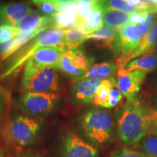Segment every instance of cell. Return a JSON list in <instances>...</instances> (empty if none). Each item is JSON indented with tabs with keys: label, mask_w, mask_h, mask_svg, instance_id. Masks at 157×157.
<instances>
[{
	"label": "cell",
	"mask_w": 157,
	"mask_h": 157,
	"mask_svg": "<svg viewBox=\"0 0 157 157\" xmlns=\"http://www.w3.org/2000/svg\"><path fill=\"white\" fill-rule=\"evenodd\" d=\"M80 128L87 139L98 146H104L112 140L113 120L108 110L94 107L80 118Z\"/></svg>",
	"instance_id": "7a4b0ae2"
},
{
	"label": "cell",
	"mask_w": 157,
	"mask_h": 157,
	"mask_svg": "<svg viewBox=\"0 0 157 157\" xmlns=\"http://www.w3.org/2000/svg\"><path fill=\"white\" fill-rule=\"evenodd\" d=\"M40 129V124L32 118L13 113L5 121L3 137L11 146L23 148L36 140Z\"/></svg>",
	"instance_id": "277c9868"
},
{
	"label": "cell",
	"mask_w": 157,
	"mask_h": 157,
	"mask_svg": "<svg viewBox=\"0 0 157 157\" xmlns=\"http://www.w3.org/2000/svg\"><path fill=\"white\" fill-rule=\"evenodd\" d=\"M66 31L50 29L39 34L11 58L5 70L0 75V80H3L13 74L18 73L23 64L28 61L39 49L44 47L64 45Z\"/></svg>",
	"instance_id": "3957f363"
},
{
	"label": "cell",
	"mask_w": 157,
	"mask_h": 157,
	"mask_svg": "<svg viewBox=\"0 0 157 157\" xmlns=\"http://www.w3.org/2000/svg\"><path fill=\"white\" fill-rule=\"evenodd\" d=\"M142 152L146 157H157V136L151 132L140 141Z\"/></svg>",
	"instance_id": "484cf974"
},
{
	"label": "cell",
	"mask_w": 157,
	"mask_h": 157,
	"mask_svg": "<svg viewBox=\"0 0 157 157\" xmlns=\"http://www.w3.org/2000/svg\"><path fill=\"white\" fill-rule=\"evenodd\" d=\"M151 132L154 133V135H156L157 136V127L156 126H153L151 129Z\"/></svg>",
	"instance_id": "b9f144b4"
},
{
	"label": "cell",
	"mask_w": 157,
	"mask_h": 157,
	"mask_svg": "<svg viewBox=\"0 0 157 157\" xmlns=\"http://www.w3.org/2000/svg\"><path fill=\"white\" fill-rule=\"evenodd\" d=\"M53 19L52 16L43 15L38 11L31 12L23 17L16 25L20 34L32 31H45L52 29Z\"/></svg>",
	"instance_id": "5bb4252c"
},
{
	"label": "cell",
	"mask_w": 157,
	"mask_h": 157,
	"mask_svg": "<svg viewBox=\"0 0 157 157\" xmlns=\"http://www.w3.org/2000/svg\"><path fill=\"white\" fill-rule=\"evenodd\" d=\"M94 58L79 48L68 49L58 66L63 73L74 78L87 73L94 63Z\"/></svg>",
	"instance_id": "ba28073f"
},
{
	"label": "cell",
	"mask_w": 157,
	"mask_h": 157,
	"mask_svg": "<svg viewBox=\"0 0 157 157\" xmlns=\"http://www.w3.org/2000/svg\"><path fill=\"white\" fill-rule=\"evenodd\" d=\"M103 15L105 25L118 30L129 23V15L123 12L104 9Z\"/></svg>",
	"instance_id": "44dd1931"
},
{
	"label": "cell",
	"mask_w": 157,
	"mask_h": 157,
	"mask_svg": "<svg viewBox=\"0 0 157 157\" xmlns=\"http://www.w3.org/2000/svg\"><path fill=\"white\" fill-rule=\"evenodd\" d=\"M61 1H44L36 5L44 15L49 16H53L60 10Z\"/></svg>",
	"instance_id": "83f0119b"
},
{
	"label": "cell",
	"mask_w": 157,
	"mask_h": 157,
	"mask_svg": "<svg viewBox=\"0 0 157 157\" xmlns=\"http://www.w3.org/2000/svg\"><path fill=\"white\" fill-rule=\"evenodd\" d=\"M32 2L34 4V5H38V4L44 1H61V0H31Z\"/></svg>",
	"instance_id": "f35d334b"
},
{
	"label": "cell",
	"mask_w": 157,
	"mask_h": 157,
	"mask_svg": "<svg viewBox=\"0 0 157 157\" xmlns=\"http://www.w3.org/2000/svg\"><path fill=\"white\" fill-rule=\"evenodd\" d=\"M33 10L25 2L0 3V24L16 26L19 21Z\"/></svg>",
	"instance_id": "9a60e30c"
},
{
	"label": "cell",
	"mask_w": 157,
	"mask_h": 157,
	"mask_svg": "<svg viewBox=\"0 0 157 157\" xmlns=\"http://www.w3.org/2000/svg\"><path fill=\"white\" fill-rule=\"evenodd\" d=\"M115 85V76L109 79L103 80L102 83L96 92L94 100L93 105L95 106L105 108L106 107L108 101H109L110 93L113 87Z\"/></svg>",
	"instance_id": "7402d4cb"
},
{
	"label": "cell",
	"mask_w": 157,
	"mask_h": 157,
	"mask_svg": "<svg viewBox=\"0 0 157 157\" xmlns=\"http://www.w3.org/2000/svg\"><path fill=\"white\" fill-rule=\"evenodd\" d=\"M146 109L139 100L127 102L116 111L119 139L129 146H136L151 130L153 124Z\"/></svg>",
	"instance_id": "6da1fadb"
},
{
	"label": "cell",
	"mask_w": 157,
	"mask_h": 157,
	"mask_svg": "<svg viewBox=\"0 0 157 157\" xmlns=\"http://www.w3.org/2000/svg\"><path fill=\"white\" fill-rule=\"evenodd\" d=\"M156 107H157V98H156Z\"/></svg>",
	"instance_id": "f6af8a7d"
},
{
	"label": "cell",
	"mask_w": 157,
	"mask_h": 157,
	"mask_svg": "<svg viewBox=\"0 0 157 157\" xmlns=\"http://www.w3.org/2000/svg\"><path fill=\"white\" fill-rule=\"evenodd\" d=\"M103 9L102 8L100 2L96 3L95 8L84 20L87 24L93 31H98L103 26Z\"/></svg>",
	"instance_id": "cb8c5ba5"
},
{
	"label": "cell",
	"mask_w": 157,
	"mask_h": 157,
	"mask_svg": "<svg viewBox=\"0 0 157 157\" xmlns=\"http://www.w3.org/2000/svg\"><path fill=\"white\" fill-rule=\"evenodd\" d=\"M150 53H155L157 55V40L154 43V44L151 47L150 49L147 51V52L144 55L146 54H150Z\"/></svg>",
	"instance_id": "8d00e7d4"
},
{
	"label": "cell",
	"mask_w": 157,
	"mask_h": 157,
	"mask_svg": "<svg viewBox=\"0 0 157 157\" xmlns=\"http://www.w3.org/2000/svg\"><path fill=\"white\" fill-rule=\"evenodd\" d=\"M150 31L145 24L127 23L118 31L119 57L125 56L133 52Z\"/></svg>",
	"instance_id": "30bf717a"
},
{
	"label": "cell",
	"mask_w": 157,
	"mask_h": 157,
	"mask_svg": "<svg viewBox=\"0 0 157 157\" xmlns=\"http://www.w3.org/2000/svg\"><path fill=\"white\" fill-rule=\"evenodd\" d=\"M58 94L24 93L17 97L15 105L25 114L42 117L52 112L59 101Z\"/></svg>",
	"instance_id": "5b68a950"
},
{
	"label": "cell",
	"mask_w": 157,
	"mask_h": 157,
	"mask_svg": "<svg viewBox=\"0 0 157 157\" xmlns=\"http://www.w3.org/2000/svg\"><path fill=\"white\" fill-rule=\"evenodd\" d=\"M101 80L82 79L76 81L71 87V95L74 104L93 103L96 92L102 83Z\"/></svg>",
	"instance_id": "4fadbf2b"
},
{
	"label": "cell",
	"mask_w": 157,
	"mask_h": 157,
	"mask_svg": "<svg viewBox=\"0 0 157 157\" xmlns=\"http://www.w3.org/2000/svg\"><path fill=\"white\" fill-rule=\"evenodd\" d=\"M150 11H151V12H153V13H156V14L157 15V6H155V7L152 6V7L150 10Z\"/></svg>",
	"instance_id": "7bdbcfd3"
},
{
	"label": "cell",
	"mask_w": 157,
	"mask_h": 157,
	"mask_svg": "<svg viewBox=\"0 0 157 157\" xmlns=\"http://www.w3.org/2000/svg\"><path fill=\"white\" fill-rule=\"evenodd\" d=\"M100 4L103 10H113L123 12L127 14H132L137 11L134 7L129 5L124 0H105L100 2Z\"/></svg>",
	"instance_id": "d4e9b609"
},
{
	"label": "cell",
	"mask_w": 157,
	"mask_h": 157,
	"mask_svg": "<svg viewBox=\"0 0 157 157\" xmlns=\"http://www.w3.org/2000/svg\"><path fill=\"white\" fill-rule=\"evenodd\" d=\"M155 87H156V89L157 90V77L156 78V80H155Z\"/></svg>",
	"instance_id": "ee69618b"
},
{
	"label": "cell",
	"mask_w": 157,
	"mask_h": 157,
	"mask_svg": "<svg viewBox=\"0 0 157 157\" xmlns=\"http://www.w3.org/2000/svg\"><path fill=\"white\" fill-rule=\"evenodd\" d=\"M21 89L24 93L58 94L61 90L60 76L56 68L38 71L23 76Z\"/></svg>",
	"instance_id": "8992f818"
},
{
	"label": "cell",
	"mask_w": 157,
	"mask_h": 157,
	"mask_svg": "<svg viewBox=\"0 0 157 157\" xmlns=\"http://www.w3.org/2000/svg\"><path fill=\"white\" fill-rule=\"evenodd\" d=\"M98 2H103V1H105V0H98Z\"/></svg>",
	"instance_id": "bcb514c9"
},
{
	"label": "cell",
	"mask_w": 157,
	"mask_h": 157,
	"mask_svg": "<svg viewBox=\"0 0 157 157\" xmlns=\"http://www.w3.org/2000/svg\"><path fill=\"white\" fill-rule=\"evenodd\" d=\"M77 3L78 15L80 21L84 22V20L88 15L93 10L95 7V4H89L86 2H76ZM98 3V2H97Z\"/></svg>",
	"instance_id": "4dcf8cb0"
},
{
	"label": "cell",
	"mask_w": 157,
	"mask_h": 157,
	"mask_svg": "<svg viewBox=\"0 0 157 157\" xmlns=\"http://www.w3.org/2000/svg\"><path fill=\"white\" fill-rule=\"evenodd\" d=\"M20 34H20L16 26L0 24V45L10 42Z\"/></svg>",
	"instance_id": "4316f807"
},
{
	"label": "cell",
	"mask_w": 157,
	"mask_h": 157,
	"mask_svg": "<svg viewBox=\"0 0 157 157\" xmlns=\"http://www.w3.org/2000/svg\"><path fill=\"white\" fill-rule=\"evenodd\" d=\"M118 71L117 65L113 62H103L94 65L87 73L79 77L74 78V82L78 80L87 79H109L114 77Z\"/></svg>",
	"instance_id": "ac0fdd59"
},
{
	"label": "cell",
	"mask_w": 157,
	"mask_h": 157,
	"mask_svg": "<svg viewBox=\"0 0 157 157\" xmlns=\"http://www.w3.org/2000/svg\"><path fill=\"white\" fill-rule=\"evenodd\" d=\"M0 157H5V152H4L3 146L2 145L1 141H0Z\"/></svg>",
	"instance_id": "60d3db41"
},
{
	"label": "cell",
	"mask_w": 157,
	"mask_h": 157,
	"mask_svg": "<svg viewBox=\"0 0 157 157\" xmlns=\"http://www.w3.org/2000/svg\"><path fill=\"white\" fill-rule=\"evenodd\" d=\"M76 2H86L89 4H95L98 2V0H75Z\"/></svg>",
	"instance_id": "74e56055"
},
{
	"label": "cell",
	"mask_w": 157,
	"mask_h": 157,
	"mask_svg": "<svg viewBox=\"0 0 157 157\" xmlns=\"http://www.w3.org/2000/svg\"><path fill=\"white\" fill-rule=\"evenodd\" d=\"M146 2H148L151 6H157V0H146Z\"/></svg>",
	"instance_id": "ab89813d"
},
{
	"label": "cell",
	"mask_w": 157,
	"mask_h": 157,
	"mask_svg": "<svg viewBox=\"0 0 157 157\" xmlns=\"http://www.w3.org/2000/svg\"><path fill=\"white\" fill-rule=\"evenodd\" d=\"M124 68L128 71L140 70L146 74L151 73L157 69V55L155 53L143 55L129 63Z\"/></svg>",
	"instance_id": "ffe728a7"
},
{
	"label": "cell",
	"mask_w": 157,
	"mask_h": 157,
	"mask_svg": "<svg viewBox=\"0 0 157 157\" xmlns=\"http://www.w3.org/2000/svg\"><path fill=\"white\" fill-rule=\"evenodd\" d=\"M148 11H136L129 16V24H145L148 17Z\"/></svg>",
	"instance_id": "1f68e13d"
},
{
	"label": "cell",
	"mask_w": 157,
	"mask_h": 157,
	"mask_svg": "<svg viewBox=\"0 0 157 157\" xmlns=\"http://www.w3.org/2000/svg\"><path fill=\"white\" fill-rule=\"evenodd\" d=\"M60 153V157H98V149L73 132L63 135Z\"/></svg>",
	"instance_id": "8fae6325"
},
{
	"label": "cell",
	"mask_w": 157,
	"mask_h": 157,
	"mask_svg": "<svg viewBox=\"0 0 157 157\" xmlns=\"http://www.w3.org/2000/svg\"><path fill=\"white\" fill-rule=\"evenodd\" d=\"M86 37L87 35L84 34L76 25L66 31L64 45L68 49L78 48L80 45L87 41Z\"/></svg>",
	"instance_id": "603a6c76"
},
{
	"label": "cell",
	"mask_w": 157,
	"mask_h": 157,
	"mask_svg": "<svg viewBox=\"0 0 157 157\" xmlns=\"http://www.w3.org/2000/svg\"><path fill=\"white\" fill-rule=\"evenodd\" d=\"M8 99V94L2 87L0 86V132L2 127V120L4 117V111Z\"/></svg>",
	"instance_id": "836d02e7"
},
{
	"label": "cell",
	"mask_w": 157,
	"mask_h": 157,
	"mask_svg": "<svg viewBox=\"0 0 157 157\" xmlns=\"http://www.w3.org/2000/svg\"><path fill=\"white\" fill-rule=\"evenodd\" d=\"M146 74L140 70L128 71L125 68L118 69L115 75V85L127 98V102L137 99Z\"/></svg>",
	"instance_id": "9c48e42d"
},
{
	"label": "cell",
	"mask_w": 157,
	"mask_h": 157,
	"mask_svg": "<svg viewBox=\"0 0 157 157\" xmlns=\"http://www.w3.org/2000/svg\"><path fill=\"white\" fill-rule=\"evenodd\" d=\"M118 31V29L104 25L101 29L87 36L86 39L93 41L98 48L111 50L116 56H119Z\"/></svg>",
	"instance_id": "2e32d148"
},
{
	"label": "cell",
	"mask_w": 157,
	"mask_h": 157,
	"mask_svg": "<svg viewBox=\"0 0 157 157\" xmlns=\"http://www.w3.org/2000/svg\"><path fill=\"white\" fill-rule=\"evenodd\" d=\"M52 29L66 30L82 23L78 15L77 3L75 0H63L60 10L53 15Z\"/></svg>",
	"instance_id": "7c38bea8"
},
{
	"label": "cell",
	"mask_w": 157,
	"mask_h": 157,
	"mask_svg": "<svg viewBox=\"0 0 157 157\" xmlns=\"http://www.w3.org/2000/svg\"><path fill=\"white\" fill-rule=\"evenodd\" d=\"M124 96L121 93V91L118 88L114 86L112 87L110 93L109 101H108L106 107L105 109H112L119 105L122 101Z\"/></svg>",
	"instance_id": "f1b7e54d"
},
{
	"label": "cell",
	"mask_w": 157,
	"mask_h": 157,
	"mask_svg": "<svg viewBox=\"0 0 157 157\" xmlns=\"http://www.w3.org/2000/svg\"><path fill=\"white\" fill-rule=\"evenodd\" d=\"M15 157H44V156L37 152L26 151V152L20 153V154H17L16 156H15Z\"/></svg>",
	"instance_id": "e575fe53"
},
{
	"label": "cell",
	"mask_w": 157,
	"mask_h": 157,
	"mask_svg": "<svg viewBox=\"0 0 157 157\" xmlns=\"http://www.w3.org/2000/svg\"><path fill=\"white\" fill-rule=\"evenodd\" d=\"M66 51L65 45L44 47L39 49L27 61L23 76L46 68H57Z\"/></svg>",
	"instance_id": "52a82bcc"
},
{
	"label": "cell",
	"mask_w": 157,
	"mask_h": 157,
	"mask_svg": "<svg viewBox=\"0 0 157 157\" xmlns=\"http://www.w3.org/2000/svg\"><path fill=\"white\" fill-rule=\"evenodd\" d=\"M157 40V21L155 23L152 29L149 31V32L146 34V36L144 37V39L141 41V42L139 44L138 47L133 51V52L129 53V55L125 56H121L117 58L116 61L118 69L119 68H124L129 63L131 62V60L133 58H137V57L143 56L150 49L151 47L154 44V43Z\"/></svg>",
	"instance_id": "e0dca14e"
},
{
	"label": "cell",
	"mask_w": 157,
	"mask_h": 157,
	"mask_svg": "<svg viewBox=\"0 0 157 157\" xmlns=\"http://www.w3.org/2000/svg\"><path fill=\"white\" fill-rule=\"evenodd\" d=\"M149 115H150V119L152 122L153 126L157 127V109H150Z\"/></svg>",
	"instance_id": "d590c367"
},
{
	"label": "cell",
	"mask_w": 157,
	"mask_h": 157,
	"mask_svg": "<svg viewBox=\"0 0 157 157\" xmlns=\"http://www.w3.org/2000/svg\"><path fill=\"white\" fill-rule=\"evenodd\" d=\"M124 1L131 7L136 9L137 11H149L152 7L147 2L146 0H124Z\"/></svg>",
	"instance_id": "d6a6232c"
},
{
	"label": "cell",
	"mask_w": 157,
	"mask_h": 157,
	"mask_svg": "<svg viewBox=\"0 0 157 157\" xmlns=\"http://www.w3.org/2000/svg\"><path fill=\"white\" fill-rule=\"evenodd\" d=\"M42 31H36L29 33H24L17 36L5 44L0 45V60H5L15 52H16L21 47L34 39Z\"/></svg>",
	"instance_id": "d6986e66"
},
{
	"label": "cell",
	"mask_w": 157,
	"mask_h": 157,
	"mask_svg": "<svg viewBox=\"0 0 157 157\" xmlns=\"http://www.w3.org/2000/svg\"><path fill=\"white\" fill-rule=\"evenodd\" d=\"M110 157H146V156L142 151L129 148H121L114 151Z\"/></svg>",
	"instance_id": "f546056e"
}]
</instances>
